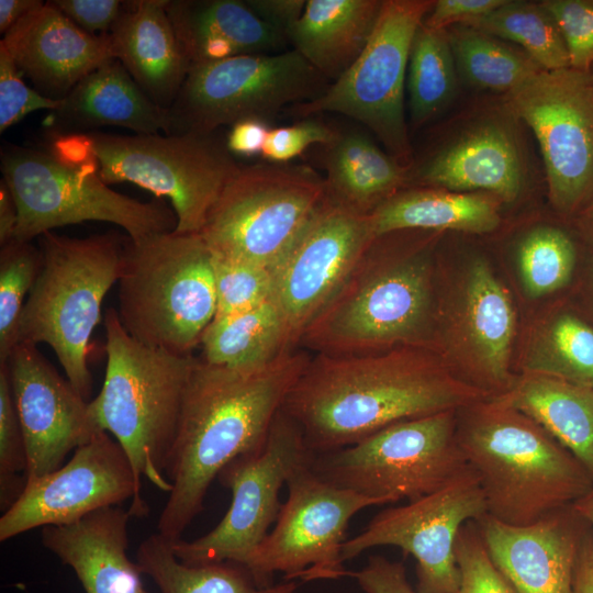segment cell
I'll list each match as a JSON object with an SVG mask.
<instances>
[{
	"mask_svg": "<svg viewBox=\"0 0 593 593\" xmlns=\"http://www.w3.org/2000/svg\"><path fill=\"white\" fill-rule=\"evenodd\" d=\"M489 396L427 347L311 355L282 411L314 455L355 445L406 419L458 411Z\"/></svg>",
	"mask_w": 593,
	"mask_h": 593,
	"instance_id": "6da1fadb",
	"label": "cell"
},
{
	"mask_svg": "<svg viewBox=\"0 0 593 593\" xmlns=\"http://www.w3.org/2000/svg\"><path fill=\"white\" fill-rule=\"evenodd\" d=\"M310 358L298 348L250 370L195 359L166 463L171 490L159 515L158 534L170 541L181 539L222 469L239 456L262 449Z\"/></svg>",
	"mask_w": 593,
	"mask_h": 593,
	"instance_id": "7a4b0ae2",
	"label": "cell"
},
{
	"mask_svg": "<svg viewBox=\"0 0 593 593\" xmlns=\"http://www.w3.org/2000/svg\"><path fill=\"white\" fill-rule=\"evenodd\" d=\"M376 236L346 280L303 332L314 355H363L398 347L435 350L437 307L429 239Z\"/></svg>",
	"mask_w": 593,
	"mask_h": 593,
	"instance_id": "3957f363",
	"label": "cell"
},
{
	"mask_svg": "<svg viewBox=\"0 0 593 593\" xmlns=\"http://www.w3.org/2000/svg\"><path fill=\"white\" fill-rule=\"evenodd\" d=\"M457 436L477 473L486 514L527 526L593 489L574 456L535 421L492 399L457 411Z\"/></svg>",
	"mask_w": 593,
	"mask_h": 593,
	"instance_id": "277c9868",
	"label": "cell"
},
{
	"mask_svg": "<svg viewBox=\"0 0 593 593\" xmlns=\"http://www.w3.org/2000/svg\"><path fill=\"white\" fill-rule=\"evenodd\" d=\"M103 322L105 376L100 392L89 401L91 417L122 446L139 484L145 477L169 493L166 463L197 357L136 340L113 307L107 310Z\"/></svg>",
	"mask_w": 593,
	"mask_h": 593,
	"instance_id": "5b68a950",
	"label": "cell"
},
{
	"mask_svg": "<svg viewBox=\"0 0 593 593\" xmlns=\"http://www.w3.org/2000/svg\"><path fill=\"white\" fill-rule=\"evenodd\" d=\"M119 282V320L136 340L189 356L213 321V256L200 235L128 237Z\"/></svg>",
	"mask_w": 593,
	"mask_h": 593,
	"instance_id": "8992f818",
	"label": "cell"
},
{
	"mask_svg": "<svg viewBox=\"0 0 593 593\" xmlns=\"http://www.w3.org/2000/svg\"><path fill=\"white\" fill-rule=\"evenodd\" d=\"M127 242L128 236L112 233L41 236L43 266L23 309L19 343L49 345L86 400L92 384L89 340L103 299L120 278Z\"/></svg>",
	"mask_w": 593,
	"mask_h": 593,
	"instance_id": "52a82bcc",
	"label": "cell"
},
{
	"mask_svg": "<svg viewBox=\"0 0 593 593\" xmlns=\"http://www.w3.org/2000/svg\"><path fill=\"white\" fill-rule=\"evenodd\" d=\"M1 172L18 208L16 240L86 221L119 225L132 240L177 226L164 201L142 202L110 189L96 160L74 163L54 152L10 145L1 150Z\"/></svg>",
	"mask_w": 593,
	"mask_h": 593,
	"instance_id": "ba28073f",
	"label": "cell"
},
{
	"mask_svg": "<svg viewBox=\"0 0 593 593\" xmlns=\"http://www.w3.org/2000/svg\"><path fill=\"white\" fill-rule=\"evenodd\" d=\"M325 481L365 496L413 502L445 488L471 467L457 436V411L389 425L363 440L315 455Z\"/></svg>",
	"mask_w": 593,
	"mask_h": 593,
	"instance_id": "9c48e42d",
	"label": "cell"
},
{
	"mask_svg": "<svg viewBox=\"0 0 593 593\" xmlns=\"http://www.w3.org/2000/svg\"><path fill=\"white\" fill-rule=\"evenodd\" d=\"M326 197L306 165L242 167L208 214L200 235L213 256L271 268Z\"/></svg>",
	"mask_w": 593,
	"mask_h": 593,
	"instance_id": "30bf717a",
	"label": "cell"
},
{
	"mask_svg": "<svg viewBox=\"0 0 593 593\" xmlns=\"http://www.w3.org/2000/svg\"><path fill=\"white\" fill-rule=\"evenodd\" d=\"M105 183L132 182L171 201L175 233H200L226 184L240 170L214 133H86Z\"/></svg>",
	"mask_w": 593,
	"mask_h": 593,
	"instance_id": "8fae6325",
	"label": "cell"
},
{
	"mask_svg": "<svg viewBox=\"0 0 593 593\" xmlns=\"http://www.w3.org/2000/svg\"><path fill=\"white\" fill-rule=\"evenodd\" d=\"M328 86L295 49L193 64L168 109L167 135L211 134L246 119L268 122L288 104L316 99Z\"/></svg>",
	"mask_w": 593,
	"mask_h": 593,
	"instance_id": "7c38bea8",
	"label": "cell"
},
{
	"mask_svg": "<svg viewBox=\"0 0 593 593\" xmlns=\"http://www.w3.org/2000/svg\"><path fill=\"white\" fill-rule=\"evenodd\" d=\"M433 4L430 0H383L372 35L351 67L320 97L290 109L303 119L321 112L349 116L410 168L404 82L413 38Z\"/></svg>",
	"mask_w": 593,
	"mask_h": 593,
	"instance_id": "4fadbf2b",
	"label": "cell"
},
{
	"mask_svg": "<svg viewBox=\"0 0 593 593\" xmlns=\"http://www.w3.org/2000/svg\"><path fill=\"white\" fill-rule=\"evenodd\" d=\"M287 485L273 528L244 568L260 588L272 585L276 572L284 581L348 577L342 557L348 524L363 508L383 503L325 481L311 463L295 469Z\"/></svg>",
	"mask_w": 593,
	"mask_h": 593,
	"instance_id": "5bb4252c",
	"label": "cell"
},
{
	"mask_svg": "<svg viewBox=\"0 0 593 593\" xmlns=\"http://www.w3.org/2000/svg\"><path fill=\"white\" fill-rule=\"evenodd\" d=\"M314 457L300 427L280 410L262 449L235 458L220 472V482L232 493L222 521L192 541H171L176 557L188 564L234 562L244 567L277 521L282 485Z\"/></svg>",
	"mask_w": 593,
	"mask_h": 593,
	"instance_id": "9a60e30c",
	"label": "cell"
},
{
	"mask_svg": "<svg viewBox=\"0 0 593 593\" xmlns=\"http://www.w3.org/2000/svg\"><path fill=\"white\" fill-rule=\"evenodd\" d=\"M508 107L534 132L553 208L572 214L593 199V83L571 67L539 70L507 93Z\"/></svg>",
	"mask_w": 593,
	"mask_h": 593,
	"instance_id": "2e32d148",
	"label": "cell"
},
{
	"mask_svg": "<svg viewBox=\"0 0 593 593\" xmlns=\"http://www.w3.org/2000/svg\"><path fill=\"white\" fill-rule=\"evenodd\" d=\"M376 237L371 214L326 197L272 267V301L279 309L288 350L299 348L313 318L342 287Z\"/></svg>",
	"mask_w": 593,
	"mask_h": 593,
	"instance_id": "e0dca14e",
	"label": "cell"
},
{
	"mask_svg": "<svg viewBox=\"0 0 593 593\" xmlns=\"http://www.w3.org/2000/svg\"><path fill=\"white\" fill-rule=\"evenodd\" d=\"M128 499L131 517L148 514L126 452L114 437L100 430L57 470L26 482L0 518V541L37 527L76 523Z\"/></svg>",
	"mask_w": 593,
	"mask_h": 593,
	"instance_id": "ac0fdd59",
	"label": "cell"
},
{
	"mask_svg": "<svg viewBox=\"0 0 593 593\" xmlns=\"http://www.w3.org/2000/svg\"><path fill=\"white\" fill-rule=\"evenodd\" d=\"M485 514L484 494L470 468L437 492L379 512L360 534L345 540L342 557L347 561L373 547L394 546L416 560L419 593H456L458 533Z\"/></svg>",
	"mask_w": 593,
	"mask_h": 593,
	"instance_id": "d6986e66",
	"label": "cell"
},
{
	"mask_svg": "<svg viewBox=\"0 0 593 593\" xmlns=\"http://www.w3.org/2000/svg\"><path fill=\"white\" fill-rule=\"evenodd\" d=\"M5 363L25 440L27 482L57 470L71 450L100 429L91 417L89 401L36 345L19 343Z\"/></svg>",
	"mask_w": 593,
	"mask_h": 593,
	"instance_id": "ffe728a7",
	"label": "cell"
},
{
	"mask_svg": "<svg viewBox=\"0 0 593 593\" xmlns=\"http://www.w3.org/2000/svg\"><path fill=\"white\" fill-rule=\"evenodd\" d=\"M456 304L445 318L444 340L461 357L460 379L489 399L506 392L515 380L510 358L516 314L508 291L486 261L469 265Z\"/></svg>",
	"mask_w": 593,
	"mask_h": 593,
	"instance_id": "44dd1931",
	"label": "cell"
},
{
	"mask_svg": "<svg viewBox=\"0 0 593 593\" xmlns=\"http://www.w3.org/2000/svg\"><path fill=\"white\" fill-rule=\"evenodd\" d=\"M475 523L493 563L518 593H574L588 530L572 505L527 526L508 525L489 514Z\"/></svg>",
	"mask_w": 593,
	"mask_h": 593,
	"instance_id": "7402d4cb",
	"label": "cell"
},
{
	"mask_svg": "<svg viewBox=\"0 0 593 593\" xmlns=\"http://www.w3.org/2000/svg\"><path fill=\"white\" fill-rule=\"evenodd\" d=\"M1 42L35 90L55 100L64 99L88 74L115 58L109 33L82 31L51 1L22 18Z\"/></svg>",
	"mask_w": 593,
	"mask_h": 593,
	"instance_id": "603a6c76",
	"label": "cell"
},
{
	"mask_svg": "<svg viewBox=\"0 0 593 593\" xmlns=\"http://www.w3.org/2000/svg\"><path fill=\"white\" fill-rule=\"evenodd\" d=\"M524 182V165L511 126L484 121L434 152L409 169L407 184L455 192H489L512 202Z\"/></svg>",
	"mask_w": 593,
	"mask_h": 593,
	"instance_id": "cb8c5ba5",
	"label": "cell"
},
{
	"mask_svg": "<svg viewBox=\"0 0 593 593\" xmlns=\"http://www.w3.org/2000/svg\"><path fill=\"white\" fill-rule=\"evenodd\" d=\"M128 511L109 506L80 521L42 528V544L71 568L85 593H148L127 555Z\"/></svg>",
	"mask_w": 593,
	"mask_h": 593,
	"instance_id": "d4e9b609",
	"label": "cell"
},
{
	"mask_svg": "<svg viewBox=\"0 0 593 593\" xmlns=\"http://www.w3.org/2000/svg\"><path fill=\"white\" fill-rule=\"evenodd\" d=\"M115 58L159 107L175 102L191 67L166 11V0L126 2L110 31Z\"/></svg>",
	"mask_w": 593,
	"mask_h": 593,
	"instance_id": "484cf974",
	"label": "cell"
},
{
	"mask_svg": "<svg viewBox=\"0 0 593 593\" xmlns=\"http://www.w3.org/2000/svg\"><path fill=\"white\" fill-rule=\"evenodd\" d=\"M58 132L113 125L136 134L169 133L168 109L156 104L116 58L88 74L52 111Z\"/></svg>",
	"mask_w": 593,
	"mask_h": 593,
	"instance_id": "4316f807",
	"label": "cell"
},
{
	"mask_svg": "<svg viewBox=\"0 0 593 593\" xmlns=\"http://www.w3.org/2000/svg\"><path fill=\"white\" fill-rule=\"evenodd\" d=\"M166 11L191 65L265 54L287 38L245 1L166 0Z\"/></svg>",
	"mask_w": 593,
	"mask_h": 593,
	"instance_id": "83f0119b",
	"label": "cell"
},
{
	"mask_svg": "<svg viewBox=\"0 0 593 593\" xmlns=\"http://www.w3.org/2000/svg\"><path fill=\"white\" fill-rule=\"evenodd\" d=\"M381 7V0H307L288 38L322 76L335 81L363 52Z\"/></svg>",
	"mask_w": 593,
	"mask_h": 593,
	"instance_id": "f1b7e54d",
	"label": "cell"
},
{
	"mask_svg": "<svg viewBox=\"0 0 593 593\" xmlns=\"http://www.w3.org/2000/svg\"><path fill=\"white\" fill-rule=\"evenodd\" d=\"M528 416L569 450L593 480V389L541 373L524 372L490 398Z\"/></svg>",
	"mask_w": 593,
	"mask_h": 593,
	"instance_id": "f546056e",
	"label": "cell"
},
{
	"mask_svg": "<svg viewBox=\"0 0 593 593\" xmlns=\"http://www.w3.org/2000/svg\"><path fill=\"white\" fill-rule=\"evenodd\" d=\"M496 198L437 188H404L371 213L376 236L396 231L483 234L501 221Z\"/></svg>",
	"mask_w": 593,
	"mask_h": 593,
	"instance_id": "4dcf8cb0",
	"label": "cell"
},
{
	"mask_svg": "<svg viewBox=\"0 0 593 593\" xmlns=\"http://www.w3.org/2000/svg\"><path fill=\"white\" fill-rule=\"evenodd\" d=\"M323 161L327 195L361 214H371L407 184L410 168L360 133H339L325 146Z\"/></svg>",
	"mask_w": 593,
	"mask_h": 593,
	"instance_id": "1f68e13d",
	"label": "cell"
},
{
	"mask_svg": "<svg viewBox=\"0 0 593 593\" xmlns=\"http://www.w3.org/2000/svg\"><path fill=\"white\" fill-rule=\"evenodd\" d=\"M200 345V359L235 370L262 367L289 351L283 320L272 299L243 313L214 317Z\"/></svg>",
	"mask_w": 593,
	"mask_h": 593,
	"instance_id": "d6a6232c",
	"label": "cell"
},
{
	"mask_svg": "<svg viewBox=\"0 0 593 593\" xmlns=\"http://www.w3.org/2000/svg\"><path fill=\"white\" fill-rule=\"evenodd\" d=\"M136 562L160 593H295V581L260 588L249 572L234 562L188 564L179 560L171 541L160 534L138 546Z\"/></svg>",
	"mask_w": 593,
	"mask_h": 593,
	"instance_id": "836d02e7",
	"label": "cell"
},
{
	"mask_svg": "<svg viewBox=\"0 0 593 593\" xmlns=\"http://www.w3.org/2000/svg\"><path fill=\"white\" fill-rule=\"evenodd\" d=\"M447 33L457 71L473 87L510 93L542 69L523 49L470 25Z\"/></svg>",
	"mask_w": 593,
	"mask_h": 593,
	"instance_id": "e575fe53",
	"label": "cell"
},
{
	"mask_svg": "<svg viewBox=\"0 0 593 593\" xmlns=\"http://www.w3.org/2000/svg\"><path fill=\"white\" fill-rule=\"evenodd\" d=\"M524 372L593 389V327L573 312L553 314L534 335Z\"/></svg>",
	"mask_w": 593,
	"mask_h": 593,
	"instance_id": "d590c367",
	"label": "cell"
},
{
	"mask_svg": "<svg viewBox=\"0 0 593 593\" xmlns=\"http://www.w3.org/2000/svg\"><path fill=\"white\" fill-rule=\"evenodd\" d=\"M457 67L447 30L422 23L415 33L407 65L411 123L419 127L436 116L452 99Z\"/></svg>",
	"mask_w": 593,
	"mask_h": 593,
	"instance_id": "8d00e7d4",
	"label": "cell"
},
{
	"mask_svg": "<svg viewBox=\"0 0 593 593\" xmlns=\"http://www.w3.org/2000/svg\"><path fill=\"white\" fill-rule=\"evenodd\" d=\"M466 25L517 44L544 70L570 67L562 34L541 1L505 0L499 8Z\"/></svg>",
	"mask_w": 593,
	"mask_h": 593,
	"instance_id": "74e56055",
	"label": "cell"
},
{
	"mask_svg": "<svg viewBox=\"0 0 593 593\" xmlns=\"http://www.w3.org/2000/svg\"><path fill=\"white\" fill-rule=\"evenodd\" d=\"M43 266V251L12 239L0 250V365L20 342L23 309Z\"/></svg>",
	"mask_w": 593,
	"mask_h": 593,
	"instance_id": "f35d334b",
	"label": "cell"
},
{
	"mask_svg": "<svg viewBox=\"0 0 593 593\" xmlns=\"http://www.w3.org/2000/svg\"><path fill=\"white\" fill-rule=\"evenodd\" d=\"M517 259L527 294L539 298L568 284L574 271L577 249L562 230L541 226L523 238Z\"/></svg>",
	"mask_w": 593,
	"mask_h": 593,
	"instance_id": "ab89813d",
	"label": "cell"
},
{
	"mask_svg": "<svg viewBox=\"0 0 593 593\" xmlns=\"http://www.w3.org/2000/svg\"><path fill=\"white\" fill-rule=\"evenodd\" d=\"M213 275L216 299L214 317L249 311L272 296L271 268L213 256Z\"/></svg>",
	"mask_w": 593,
	"mask_h": 593,
	"instance_id": "60d3db41",
	"label": "cell"
},
{
	"mask_svg": "<svg viewBox=\"0 0 593 593\" xmlns=\"http://www.w3.org/2000/svg\"><path fill=\"white\" fill-rule=\"evenodd\" d=\"M25 440L12 395L7 363L0 365V504L7 511L26 484Z\"/></svg>",
	"mask_w": 593,
	"mask_h": 593,
	"instance_id": "b9f144b4",
	"label": "cell"
},
{
	"mask_svg": "<svg viewBox=\"0 0 593 593\" xmlns=\"http://www.w3.org/2000/svg\"><path fill=\"white\" fill-rule=\"evenodd\" d=\"M460 583L456 593H518L493 563L475 521L465 524L456 539Z\"/></svg>",
	"mask_w": 593,
	"mask_h": 593,
	"instance_id": "7bdbcfd3",
	"label": "cell"
},
{
	"mask_svg": "<svg viewBox=\"0 0 593 593\" xmlns=\"http://www.w3.org/2000/svg\"><path fill=\"white\" fill-rule=\"evenodd\" d=\"M566 42L570 67L588 72L593 65V0H545Z\"/></svg>",
	"mask_w": 593,
	"mask_h": 593,
	"instance_id": "ee69618b",
	"label": "cell"
},
{
	"mask_svg": "<svg viewBox=\"0 0 593 593\" xmlns=\"http://www.w3.org/2000/svg\"><path fill=\"white\" fill-rule=\"evenodd\" d=\"M60 100L47 98L26 86L9 52L0 41V132L38 110L54 111Z\"/></svg>",
	"mask_w": 593,
	"mask_h": 593,
	"instance_id": "f6af8a7d",
	"label": "cell"
},
{
	"mask_svg": "<svg viewBox=\"0 0 593 593\" xmlns=\"http://www.w3.org/2000/svg\"><path fill=\"white\" fill-rule=\"evenodd\" d=\"M339 133L328 125L303 120L293 125L271 128L261 156L271 164H287L314 144L328 146Z\"/></svg>",
	"mask_w": 593,
	"mask_h": 593,
	"instance_id": "bcb514c9",
	"label": "cell"
},
{
	"mask_svg": "<svg viewBox=\"0 0 593 593\" xmlns=\"http://www.w3.org/2000/svg\"><path fill=\"white\" fill-rule=\"evenodd\" d=\"M82 31L97 35L110 33L126 1L118 0H55L51 1Z\"/></svg>",
	"mask_w": 593,
	"mask_h": 593,
	"instance_id": "7dc6e473",
	"label": "cell"
},
{
	"mask_svg": "<svg viewBox=\"0 0 593 593\" xmlns=\"http://www.w3.org/2000/svg\"><path fill=\"white\" fill-rule=\"evenodd\" d=\"M349 577L365 593H419L410 585L404 564L383 556H370L367 564Z\"/></svg>",
	"mask_w": 593,
	"mask_h": 593,
	"instance_id": "c3c4849f",
	"label": "cell"
},
{
	"mask_svg": "<svg viewBox=\"0 0 593 593\" xmlns=\"http://www.w3.org/2000/svg\"><path fill=\"white\" fill-rule=\"evenodd\" d=\"M505 0H437L423 24L434 30H447L456 24H469L504 3Z\"/></svg>",
	"mask_w": 593,
	"mask_h": 593,
	"instance_id": "681fc988",
	"label": "cell"
},
{
	"mask_svg": "<svg viewBox=\"0 0 593 593\" xmlns=\"http://www.w3.org/2000/svg\"><path fill=\"white\" fill-rule=\"evenodd\" d=\"M270 130L268 122L259 119L238 121L232 125L225 139L226 147L232 155H261Z\"/></svg>",
	"mask_w": 593,
	"mask_h": 593,
	"instance_id": "f907efd6",
	"label": "cell"
},
{
	"mask_svg": "<svg viewBox=\"0 0 593 593\" xmlns=\"http://www.w3.org/2000/svg\"><path fill=\"white\" fill-rule=\"evenodd\" d=\"M247 5L287 37L304 12V0H247Z\"/></svg>",
	"mask_w": 593,
	"mask_h": 593,
	"instance_id": "816d5d0a",
	"label": "cell"
},
{
	"mask_svg": "<svg viewBox=\"0 0 593 593\" xmlns=\"http://www.w3.org/2000/svg\"><path fill=\"white\" fill-rule=\"evenodd\" d=\"M574 593H593V532L586 533L578 557Z\"/></svg>",
	"mask_w": 593,
	"mask_h": 593,
	"instance_id": "f5cc1de1",
	"label": "cell"
},
{
	"mask_svg": "<svg viewBox=\"0 0 593 593\" xmlns=\"http://www.w3.org/2000/svg\"><path fill=\"white\" fill-rule=\"evenodd\" d=\"M18 225V208L3 180L0 181V244L4 245L14 238Z\"/></svg>",
	"mask_w": 593,
	"mask_h": 593,
	"instance_id": "db71d44e",
	"label": "cell"
},
{
	"mask_svg": "<svg viewBox=\"0 0 593 593\" xmlns=\"http://www.w3.org/2000/svg\"><path fill=\"white\" fill-rule=\"evenodd\" d=\"M43 3L40 0H0V32L5 34L22 18Z\"/></svg>",
	"mask_w": 593,
	"mask_h": 593,
	"instance_id": "11a10c76",
	"label": "cell"
},
{
	"mask_svg": "<svg viewBox=\"0 0 593 593\" xmlns=\"http://www.w3.org/2000/svg\"><path fill=\"white\" fill-rule=\"evenodd\" d=\"M572 507L593 532V489L575 501Z\"/></svg>",
	"mask_w": 593,
	"mask_h": 593,
	"instance_id": "9f6ffc18",
	"label": "cell"
},
{
	"mask_svg": "<svg viewBox=\"0 0 593 593\" xmlns=\"http://www.w3.org/2000/svg\"><path fill=\"white\" fill-rule=\"evenodd\" d=\"M578 226L582 235L593 244V199L582 209Z\"/></svg>",
	"mask_w": 593,
	"mask_h": 593,
	"instance_id": "6f0895ef",
	"label": "cell"
},
{
	"mask_svg": "<svg viewBox=\"0 0 593 593\" xmlns=\"http://www.w3.org/2000/svg\"><path fill=\"white\" fill-rule=\"evenodd\" d=\"M589 76H590V79L593 83V65L591 66L590 70L588 71Z\"/></svg>",
	"mask_w": 593,
	"mask_h": 593,
	"instance_id": "680465c9",
	"label": "cell"
},
{
	"mask_svg": "<svg viewBox=\"0 0 593 593\" xmlns=\"http://www.w3.org/2000/svg\"><path fill=\"white\" fill-rule=\"evenodd\" d=\"M592 291H593V267H592Z\"/></svg>",
	"mask_w": 593,
	"mask_h": 593,
	"instance_id": "91938a15",
	"label": "cell"
}]
</instances>
